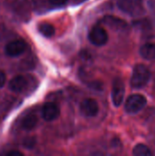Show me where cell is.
I'll return each mask as SVG.
<instances>
[{
	"label": "cell",
	"mask_w": 155,
	"mask_h": 156,
	"mask_svg": "<svg viewBox=\"0 0 155 156\" xmlns=\"http://www.w3.org/2000/svg\"><path fill=\"white\" fill-rule=\"evenodd\" d=\"M151 79L150 69L143 64H137L134 66L132 78L131 86L134 89H142L147 85Z\"/></svg>",
	"instance_id": "cell-1"
},
{
	"label": "cell",
	"mask_w": 155,
	"mask_h": 156,
	"mask_svg": "<svg viewBox=\"0 0 155 156\" xmlns=\"http://www.w3.org/2000/svg\"><path fill=\"white\" fill-rule=\"evenodd\" d=\"M117 5L123 13L131 16H140L145 12L143 0H118Z\"/></svg>",
	"instance_id": "cell-2"
},
{
	"label": "cell",
	"mask_w": 155,
	"mask_h": 156,
	"mask_svg": "<svg viewBox=\"0 0 155 156\" xmlns=\"http://www.w3.org/2000/svg\"><path fill=\"white\" fill-rule=\"evenodd\" d=\"M147 103L146 98L142 94H132L125 101L124 109L130 114H135L142 111Z\"/></svg>",
	"instance_id": "cell-3"
},
{
	"label": "cell",
	"mask_w": 155,
	"mask_h": 156,
	"mask_svg": "<svg viewBox=\"0 0 155 156\" xmlns=\"http://www.w3.org/2000/svg\"><path fill=\"white\" fill-rule=\"evenodd\" d=\"M88 37L90 42L96 47L104 46L109 40L107 31L100 26H94L89 32Z\"/></svg>",
	"instance_id": "cell-4"
},
{
	"label": "cell",
	"mask_w": 155,
	"mask_h": 156,
	"mask_svg": "<svg viewBox=\"0 0 155 156\" xmlns=\"http://www.w3.org/2000/svg\"><path fill=\"white\" fill-rule=\"evenodd\" d=\"M124 94H125L124 83L122 79L116 78L113 81L112 89H111V99L115 107H119L122 105L124 100Z\"/></svg>",
	"instance_id": "cell-5"
},
{
	"label": "cell",
	"mask_w": 155,
	"mask_h": 156,
	"mask_svg": "<svg viewBox=\"0 0 155 156\" xmlns=\"http://www.w3.org/2000/svg\"><path fill=\"white\" fill-rule=\"evenodd\" d=\"M27 45L22 39H16L10 41L5 47V53L8 57H18L26 50Z\"/></svg>",
	"instance_id": "cell-6"
},
{
	"label": "cell",
	"mask_w": 155,
	"mask_h": 156,
	"mask_svg": "<svg viewBox=\"0 0 155 156\" xmlns=\"http://www.w3.org/2000/svg\"><path fill=\"white\" fill-rule=\"evenodd\" d=\"M79 110L81 114L86 117H95L99 112V104L95 100L87 98L80 102Z\"/></svg>",
	"instance_id": "cell-7"
},
{
	"label": "cell",
	"mask_w": 155,
	"mask_h": 156,
	"mask_svg": "<svg viewBox=\"0 0 155 156\" xmlns=\"http://www.w3.org/2000/svg\"><path fill=\"white\" fill-rule=\"evenodd\" d=\"M60 114L58 106L54 102H46L41 109V116L46 122L55 121Z\"/></svg>",
	"instance_id": "cell-8"
},
{
	"label": "cell",
	"mask_w": 155,
	"mask_h": 156,
	"mask_svg": "<svg viewBox=\"0 0 155 156\" xmlns=\"http://www.w3.org/2000/svg\"><path fill=\"white\" fill-rule=\"evenodd\" d=\"M27 85H28L27 79L23 75H17L14 77L12 80H10L8 83V88L10 90L14 92L20 93V92H23L26 89Z\"/></svg>",
	"instance_id": "cell-9"
},
{
	"label": "cell",
	"mask_w": 155,
	"mask_h": 156,
	"mask_svg": "<svg viewBox=\"0 0 155 156\" xmlns=\"http://www.w3.org/2000/svg\"><path fill=\"white\" fill-rule=\"evenodd\" d=\"M140 55L147 60H153L155 58V44L146 43L140 48Z\"/></svg>",
	"instance_id": "cell-10"
},
{
	"label": "cell",
	"mask_w": 155,
	"mask_h": 156,
	"mask_svg": "<svg viewBox=\"0 0 155 156\" xmlns=\"http://www.w3.org/2000/svg\"><path fill=\"white\" fill-rule=\"evenodd\" d=\"M37 124V117L35 114H28L23 119L21 122V127L23 130L28 132L35 129Z\"/></svg>",
	"instance_id": "cell-11"
},
{
	"label": "cell",
	"mask_w": 155,
	"mask_h": 156,
	"mask_svg": "<svg viewBox=\"0 0 155 156\" xmlns=\"http://www.w3.org/2000/svg\"><path fill=\"white\" fill-rule=\"evenodd\" d=\"M38 32L45 37H51L55 35V27L48 23H41L37 27Z\"/></svg>",
	"instance_id": "cell-12"
},
{
	"label": "cell",
	"mask_w": 155,
	"mask_h": 156,
	"mask_svg": "<svg viewBox=\"0 0 155 156\" xmlns=\"http://www.w3.org/2000/svg\"><path fill=\"white\" fill-rule=\"evenodd\" d=\"M132 154L134 156H151L153 154L147 145L139 144L134 146L132 150Z\"/></svg>",
	"instance_id": "cell-13"
},
{
	"label": "cell",
	"mask_w": 155,
	"mask_h": 156,
	"mask_svg": "<svg viewBox=\"0 0 155 156\" xmlns=\"http://www.w3.org/2000/svg\"><path fill=\"white\" fill-rule=\"evenodd\" d=\"M69 0H48V2L54 6H60L65 5Z\"/></svg>",
	"instance_id": "cell-14"
},
{
	"label": "cell",
	"mask_w": 155,
	"mask_h": 156,
	"mask_svg": "<svg viewBox=\"0 0 155 156\" xmlns=\"http://www.w3.org/2000/svg\"><path fill=\"white\" fill-rule=\"evenodd\" d=\"M4 154L6 156H22L23 155V154H22L21 152H19V151H16V150H14V151H9V152H7V153H5Z\"/></svg>",
	"instance_id": "cell-15"
},
{
	"label": "cell",
	"mask_w": 155,
	"mask_h": 156,
	"mask_svg": "<svg viewBox=\"0 0 155 156\" xmlns=\"http://www.w3.org/2000/svg\"><path fill=\"white\" fill-rule=\"evenodd\" d=\"M5 80H6L5 74L2 70H0V89L4 87V85L5 83Z\"/></svg>",
	"instance_id": "cell-16"
}]
</instances>
